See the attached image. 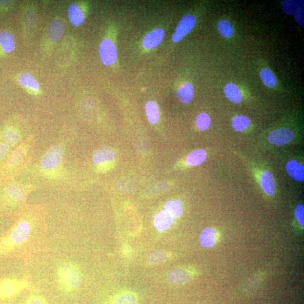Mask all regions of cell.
<instances>
[{"label": "cell", "instance_id": "cell-17", "mask_svg": "<svg viewBox=\"0 0 304 304\" xmlns=\"http://www.w3.org/2000/svg\"><path fill=\"white\" fill-rule=\"evenodd\" d=\"M285 168L289 176L298 182L304 180V167L297 161L291 160L287 162Z\"/></svg>", "mask_w": 304, "mask_h": 304}, {"label": "cell", "instance_id": "cell-33", "mask_svg": "<svg viewBox=\"0 0 304 304\" xmlns=\"http://www.w3.org/2000/svg\"><path fill=\"white\" fill-rule=\"evenodd\" d=\"M197 126L201 130H206L211 124V119L209 116L206 113H201L197 117L196 121Z\"/></svg>", "mask_w": 304, "mask_h": 304}, {"label": "cell", "instance_id": "cell-30", "mask_svg": "<svg viewBox=\"0 0 304 304\" xmlns=\"http://www.w3.org/2000/svg\"><path fill=\"white\" fill-rule=\"evenodd\" d=\"M217 28L220 34L225 38H231L234 35V29L228 21L222 20L217 23Z\"/></svg>", "mask_w": 304, "mask_h": 304}, {"label": "cell", "instance_id": "cell-5", "mask_svg": "<svg viewBox=\"0 0 304 304\" xmlns=\"http://www.w3.org/2000/svg\"><path fill=\"white\" fill-rule=\"evenodd\" d=\"M36 188L34 184L10 182L5 188V196L10 203L20 205L25 203L27 198Z\"/></svg>", "mask_w": 304, "mask_h": 304}, {"label": "cell", "instance_id": "cell-31", "mask_svg": "<svg viewBox=\"0 0 304 304\" xmlns=\"http://www.w3.org/2000/svg\"><path fill=\"white\" fill-rule=\"evenodd\" d=\"M250 120L248 117L244 116H239L234 117L232 121L233 129L237 131H243L247 129L250 126Z\"/></svg>", "mask_w": 304, "mask_h": 304}, {"label": "cell", "instance_id": "cell-6", "mask_svg": "<svg viewBox=\"0 0 304 304\" xmlns=\"http://www.w3.org/2000/svg\"><path fill=\"white\" fill-rule=\"evenodd\" d=\"M30 286L28 281L6 278L0 281V300L15 297Z\"/></svg>", "mask_w": 304, "mask_h": 304}, {"label": "cell", "instance_id": "cell-8", "mask_svg": "<svg viewBox=\"0 0 304 304\" xmlns=\"http://www.w3.org/2000/svg\"><path fill=\"white\" fill-rule=\"evenodd\" d=\"M196 23V18L193 15L188 14L182 18L179 23L177 29L172 37L174 42H178L187 35L195 27Z\"/></svg>", "mask_w": 304, "mask_h": 304}, {"label": "cell", "instance_id": "cell-14", "mask_svg": "<svg viewBox=\"0 0 304 304\" xmlns=\"http://www.w3.org/2000/svg\"><path fill=\"white\" fill-rule=\"evenodd\" d=\"M103 304H138V298L134 292L126 291L116 295Z\"/></svg>", "mask_w": 304, "mask_h": 304}, {"label": "cell", "instance_id": "cell-22", "mask_svg": "<svg viewBox=\"0 0 304 304\" xmlns=\"http://www.w3.org/2000/svg\"><path fill=\"white\" fill-rule=\"evenodd\" d=\"M194 94V87L189 83L184 84L176 91L178 100L184 104H188L192 101Z\"/></svg>", "mask_w": 304, "mask_h": 304}, {"label": "cell", "instance_id": "cell-23", "mask_svg": "<svg viewBox=\"0 0 304 304\" xmlns=\"http://www.w3.org/2000/svg\"><path fill=\"white\" fill-rule=\"evenodd\" d=\"M224 91L227 99L233 103L239 104L243 101V95L239 87L236 84L233 83L226 84Z\"/></svg>", "mask_w": 304, "mask_h": 304}, {"label": "cell", "instance_id": "cell-2", "mask_svg": "<svg viewBox=\"0 0 304 304\" xmlns=\"http://www.w3.org/2000/svg\"><path fill=\"white\" fill-rule=\"evenodd\" d=\"M36 144V138L31 135L17 146L2 168L0 174L2 181L16 177L27 169L34 159Z\"/></svg>", "mask_w": 304, "mask_h": 304}, {"label": "cell", "instance_id": "cell-3", "mask_svg": "<svg viewBox=\"0 0 304 304\" xmlns=\"http://www.w3.org/2000/svg\"><path fill=\"white\" fill-rule=\"evenodd\" d=\"M65 147L63 143L55 145L44 153L40 161V171L47 178L55 179L63 173Z\"/></svg>", "mask_w": 304, "mask_h": 304}, {"label": "cell", "instance_id": "cell-7", "mask_svg": "<svg viewBox=\"0 0 304 304\" xmlns=\"http://www.w3.org/2000/svg\"><path fill=\"white\" fill-rule=\"evenodd\" d=\"M116 157L117 154L115 150L109 147H101L94 152L92 160L98 169L102 171L107 168L108 164L113 162Z\"/></svg>", "mask_w": 304, "mask_h": 304}, {"label": "cell", "instance_id": "cell-4", "mask_svg": "<svg viewBox=\"0 0 304 304\" xmlns=\"http://www.w3.org/2000/svg\"><path fill=\"white\" fill-rule=\"evenodd\" d=\"M57 281L61 291L71 293L75 291L81 284V273L75 263H63L57 269Z\"/></svg>", "mask_w": 304, "mask_h": 304}, {"label": "cell", "instance_id": "cell-34", "mask_svg": "<svg viewBox=\"0 0 304 304\" xmlns=\"http://www.w3.org/2000/svg\"><path fill=\"white\" fill-rule=\"evenodd\" d=\"M25 304H48V303L42 296L35 294L29 296Z\"/></svg>", "mask_w": 304, "mask_h": 304}, {"label": "cell", "instance_id": "cell-25", "mask_svg": "<svg viewBox=\"0 0 304 304\" xmlns=\"http://www.w3.org/2000/svg\"><path fill=\"white\" fill-rule=\"evenodd\" d=\"M164 211L174 218L180 217L182 212L181 201L178 200L168 201L164 204Z\"/></svg>", "mask_w": 304, "mask_h": 304}, {"label": "cell", "instance_id": "cell-24", "mask_svg": "<svg viewBox=\"0 0 304 304\" xmlns=\"http://www.w3.org/2000/svg\"><path fill=\"white\" fill-rule=\"evenodd\" d=\"M207 153L203 149H199L190 153L186 157V163L189 166H197L202 164L206 159Z\"/></svg>", "mask_w": 304, "mask_h": 304}, {"label": "cell", "instance_id": "cell-28", "mask_svg": "<svg viewBox=\"0 0 304 304\" xmlns=\"http://www.w3.org/2000/svg\"><path fill=\"white\" fill-rule=\"evenodd\" d=\"M283 5L284 12L288 15L295 14L299 10L303 9V1H284L281 2Z\"/></svg>", "mask_w": 304, "mask_h": 304}, {"label": "cell", "instance_id": "cell-12", "mask_svg": "<svg viewBox=\"0 0 304 304\" xmlns=\"http://www.w3.org/2000/svg\"><path fill=\"white\" fill-rule=\"evenodd\" d=\"M164 32L162 29H157L146 35L142 41L145 49H151L159 46L164 38Z\"/></svg>", "mask_w": 304, "mask_h": 304}, {"label": "cell", "instance_id": "cell-36", "mask_svg": "<svg viewBox=\"0 0 304 304\" xmlns=\"http://www.w3.org/2000/svg\"><path fill=\"white\" fill-rule=\"evenodd\" d=\"M10 151V146L3 142H0V161L4 160L9 155Z\"/></svg>", "mask_w": 304, "mask_h": 304}, {"label": "cell", "instance_id": "cell-32", "mask_svg": "<svg viewBox=\"0 0 304 304\" xmlns=\"http://www.w3.org/2000/svg\"><path fill=\"white\" fill-rule=\"evenodd\" d=\"M168 256L166 251L157 250L152 252L148 256V261L152 265L159 264L165 261Z\"/></svg>", "mask_w": 304, "mask_h": 304}, {"label": "cell", "instance_id": "cell-13", "mask_svg": "<svg viewBox=\"0 0 304 304\" xmlns=\"http://www.w3.org/2000/svg\"><path fill=\"white\" fill-rule=\"evenodd\" d=\"M65 30V25L63 20H56L51 22L47 33L51 42H57L63 36Z\"/></svg>", "mask_w": 304, "mask_h": 304}, {"label": "cell", "instance_id": "cell-37", "mask_svg": "<svg viewBox=\"0 0 304 304\" xmlns=\"http://www.w3.org/2000/svg\"><path fill=\"white\" fill-rule=\"evenodd\" d=\"M304 8L300 10L298 12L295 14V20L296 22L300 25L304 27Z\"/></svg>", "mask_w": 304, "mask_h": 304}, {"label": "cell", "instance_id": "cell-20", "mask_svg": "<svg viewBox=\"0 0 304 304\" xmlns=\"http://www.w3.org/2000/svg\"><path fill=\"white\" fill-rule=\"evenodd\" d=\"M16 43V39L12 33L6 31L0 32V47L5 53L13 52Z\"/></svg>", "mask_w": 304, "mask_h": 304}, {"label": "cell", "instance_id": "cell-35", "mask_svg": "<svg viewBox=\"0 0 304 304\" xmlns=\"http://www.w3.org/2000/svg\"><path fill=\"white\" fill-rule=\"evenodd\" d=\"M295 217L303 226L304 225V207L303 204H299L296 207Z\"/></svg>", "mask_w": 304, "mask_h": 304}, {"label": "cell", "instance_id": "cell-18", "mask_svg": "<svg viewBox=\"0 0 304 304\" xmlns=\"http://www.w3.org/2000/svg\"><path fill=\"white\" fill-rule=\"evenodd\" d=\"M190 278L188 271L182 268L172 270L167 274L168 281L175 284H182L187 283Z\"/></svg>", "mask_w": 304, "mask_h": 304}, {"label": "cell", "instance_id": "cell-1", "mask_svg": "<svg viewBox=\"0 0 304 304\" xmlns=\"http://www.w3.org/2000/svg\"><path fill=\"white\" fill-rule=\"evenodd\" d=\"M46 216L45 208L24 205L16 224L0 239V255L26 252L38 243L45 230Z\"/></svg>", "mask_w": 304, "mask_h": 304}, {"label": "cell", "instance_id": "cell-16", "mask_svg": "<svg viewBox=\"0 0 304 304\" xmlns=\"http://www.w3.org/2000/svg\"><path fill=\"white\" fill-rule=\"evenodd\" d=\"M261 185L263 192L269 196H272L276 192V185L273 174L269 171L263 172L261 179Z\"/></svg>", "mask_w": 304, "mask_h": 304}, {"label": "cell", "instance_id": "cell-26", "mask_svg": "<svg viewBox=\"0 0 304 304\" xmlns=\"http://www.w3.org/2000/svg\"><path fill=\"white\" fill-rule=\"evenodd\" d=\"M145 112L148 120L152 124L158 122L160 112L158 106L153 101H149L145 105Z\"/></svg>", "mask_w": 304, "mask_h": 304}, {"label": "cell", "instance_id": "cell-10", "mask_svg": "<svg viewBox=\"0 0 304 304\" xmlns=\"http://www.w3.org/2000/svg\"><path fill=\"white\" fill-rule=\"evenodd\" d=\"M2 142L10 146L19 145L25 139L20 130L14 126L5 128L0 134Z\"/></svg>", "mask_w": 304, "mask_h": 304}, {"label": "cell", "instance_id": "cell-27", "mask_svg": "<svg viewBox=\"0 0 304 304\" xmlns=\"http://www.w3.org/2000/svg\"><path fill=\"white\" fill-rule=\"evenodd\" d=\"M215 232L213 229H205L201 234L200 237V243L204 247L213 246L215 243Z\"/></svg>", "mask_w": 304, "mask_h": 304}, {"label": "cell", "instance_id": "cell-15", "mask_svg": "<svg viewBox=\"0 0 304 304\" xmlns=\"http://www.w3.org/2000/svg\"><path fill=\"white\" fill-rule=\"evenodd\" d=\"M174 219L166 211H161L156 215L154 219V225L160 231H164L173 225Z\"/></svg>", "mask_w": 304, "mask_h": 304}, {"label": "cell", "instance_id": "cell-29", "mask_svg": "<svg viewBox=\"0 0 304 304\" xmlns=\"http://www.w3.org/2000/svg\"><path fill=\"white\" fill-rule=\"evenodd\" d=\"M262 82L268 87H273L276 85L277 79L275 75L269 68H264L260 72Z\"/></svg>", "mask_w": 304, "mask_h": 304}, {"label": "cell", "instance_id": "cell-19", "mask_svg": "<svg viewBox=\"0 0 304 304\" xmlns=\"http://www.w3.org/2000/svg\"><path fill=\"white\" fill-rule=\"evenodd\" d=\"M68 16L73 25L79 27L85 20V15L77 3L69 5L68 9Z\"/></svg>", "mask_w": 304, "mask_h": 304}, {"label": "cell", "instance_id": "cell-9", "mask_svg": "<svg viewBox=\"0 0 304 304\" xmlns=\"http://www.w3.org/2000/svg\"><path fill=\"white\" fill-rule=\"evenodd\" d=\"M100 54L102 63L105 65L114 64L117 58L115 43L109 39L102 40L100 46Z\"/></svg>", "mask_w": 304, "mask_h": 304}, {"label": "cell", "instance_id": "cell-21", "mask_svg": "<svg viewBox=\"0 0 304 304\" xmlns=\"http://www.w3.org/2000/svg\"><path fill=\"white\" fill-rule=\"evenodd\" d=\"M18 81L21 86L27 88L32 92H39L40 89L39 83L30 73L27 72L21 73Z\"/></svg>", "mask_w": 304, "mask_h": 304}, {"label": "cell", "instance_id": "cell-11", "mask_svg": "<svg viewBox=\"0 0 304 304\" xmlns=\"http://www.w3.org/2000/svg\"><path fill=\"white\" fill-rule=\"evenodd\" d=\"M294 138V133L286 128L274 130L271 132L268 137L271 144L278 146L287 144Z\"/></svg>", "mask_w": 304, "mask_h": 304}]
</instances>
